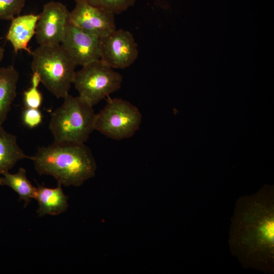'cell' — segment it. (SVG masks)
<instances>
[{"instance_id": "cell-2", "label": "cell", "mask_w": 274, "mask_h": 274, "mask_svg": "<svg viewBox=\"0 0 274 274\" xmlns=\"http://www.w3.org/2000/svg\"><path fill=\"white\" fill-rule=\"evenodd\" d=\"M51 115L49 129L54 141L83 144L94 130L96 114L80 96L67 95Z\"/></svg>"}, {"instance_id": "cell-10", "label": "cell", "mask_w": 274, "mask_h": 274, "mask_svg": "<svg viewBox=\"0 0 274 274\" xmlns=\"http://www.w3.org/2000/svg\"><path fill=\"white\" fill-rule=\"evenodd\" d=\"M39 16V14H27L17 16L11 20L6 38L12 44L15 53L25 50L32 54L28 44L36 35Z\"/></svg>"}, {"instance_id": "cell-1", "label": "cell", "mask_w": 274, "mask_h": 274, "mask_svg": "<svg viewBox=\"0 0 274 274\" xmlns=\"http://www.w3.org/2000/svg\"><path fill=\"white\" fill-rule=\"evenodd\" d=\"M31 160L39 175L51 176L65 187L80 186L96 170L94 157L84 143L54 141L39 148Z\"/></svg>"}, {"instance_id": "cell-19", "label": "cell", "mask_w": 274, "mask_h": 274, "mask_svg": "<svg viewBox=\"0 0 274 274\" xmlns=\"http://www.w3.org/2000/svg\"><path fill=\"white\" fill-rule=\"evenodd\" d=\"M4 55V49L0 46V64L1 63L3 60V57Z\"/></svg>"}, {"instance_id": "cell-18", "label": "cell", "mask_w": 274, "mask_h": 274, "mask_svg": "<svg viewBox=\"0 0 274 274\" xmlns=\"http://www.w3.org/2000/svg\"><path fill=\"white\" fill-rule=\"evenodd\" d=\"M22 117L24 124L31 128L39 125L43 119L41 111L35 108L25 107L23 111Z\"/></svg>"}, {"instance_id": "cell-3", "label": "cell", "mask_w": 274, "mask_h": 274, "mask_svg": "<svg viewBox=\"0 0 274 274\" xmlns=\"http://www.w3.org/2000/svg\"><path fill=\"white\" fill-rule=\"evenodd\" d=\"M31 55V68L41 83L57 98H64L73 84L77 65L61 44L39 45Z\"/></svg>"}, {"instance_id": "cell-11", "label": "cell", "mask_w": 274, "mask_h": 274, "mask_svg": "<svg viewBox=\"0 0 274 274\" xmlns=\"http://www.w3.org/2000/svg\"><path fill=\"white\" fill-rule=\"evenodd\" d=\"M61 185L51 188L38 185L35 199L38 202L37 211L40 217L46 215L56 216L64 213L68 208V198L64 193Z\"/></svg>"}, {"instance_id": "cell-12", "label": "cell", "mask_w": 274, "mask_h": 274, "mask_svg": "<svg viewBox=\"0 0 274 274\" xmlns=\"http://www.w3.org/2000/svg\"><path fill=\"white\" fill-rule=\"evenodd\" d=\"M19 74L13 65L0 66V126L5 121L16 96Z\"/></svg>"}, {"instance_id": "cell-14", "label": "cell", "mask_w": 274, "mask_h": 274, "mask_svg": "<svg viewBox=\"0 0 274 274\" xmlns=\"http://www.w3.org/2000/svg\"><path fill=\"white\" fill-rule=\"evenodd\" d=\"M0 185L8 186L16 192L19 196V201H24L25 207L35 198L37 187L28 180L26 170L23 167L15 174L9 172L4 174L0 178Z\"/></svg>"}, {"instance_id": "cell-4", "label": "cell", "mask_w": 274, "mask_h": 274, "mask_svg": "<svg viewBox=\"0 0 274 274\" xmlns=\"http://www.w3.org/2000/svg\"><path fill=\"white\" fill-rule=\"evenodd\" d=\"M122 77L100 59L91 62L76 72L73 84L79 96L92 106L121 86Z\"/></svg>"}, {"instance_id": "cell-9", "label": "cell", "mask_w": 274, "mask_h": 274, "mask_svg": "<svg viewBox=\"0 0 274 274\" xmlns=\"http://www.w3.org/2000/svg\"><path fill=\"white\" fill-rule=\"evenodd\" d=\"M70 12V21L100 38L115 30V15L81 1H77Z\"/></svg>"}, {"instance_id": "cell-7", "label": "cell", "mask_w": 274, "mask_h": 274, "mask_svg": "<svg viewBox=\"0 0 274 274\" xmlns=\"http://www.w3.org/2000/svg\"><path fill=\"white\" fill-rule=\"evenodd\" d=\"M36 26V38L40 46L60 44L70 21V12L58 2L45 4Z\"/></svg>"}, {"instance_id": "cell-17", "label": "cell", "mask_w": 274, "mask_h": 274, "mask_svg": "<svg viewBox=\"0 0 274 274\" xmlns=\"http://www.w3.org/2000/svg\"><path fill=\"white\" fill-rule=\"evenodd\" d=\"M38 86L31 85V87L23 93V102L26 108L39 109L43 102V95Z\"/></svg>"}, {"instance_id": "cell-13", "label": "cell", "mask_w": 274, "mask_h": 274, "mask_svg": "<svg viewBox=\"0 0 274 274\" xmlns=\"http://www.w3.org/2000/svg\"><path fill=\"white\" fill-rule=\"evenodd\" d=\"M24 158L31 159V157L25 155L20 148L15 135L0 126V175L9 172L18 161Z\"/></svg>"}, {"instance_id": "cell-15", "label": "cell", "mask_w": 274, "mask_h": 274, "mask_svg": "<svg viewBox=\"0 0 274 274\" xmlns=\"http://www.w3.org/2000/svg\"><path fill=\"white\" fill-rule=\"evenodd\" d=\"M81 1L115 14H119L132 7L136 0H75Z\"/></svg>"}, {"instance_id": "cell-8", "label": "cell", "mask_w": 274, "mask_h": 274, "mask_svg": "<svg viewBox=\"0 0 274 274\" xmlns=\"http://www.w3.org/2000/svg\"><path fill=\"white\" fill-rule=\"evenodd\" d=\"M100 43L101 38L70 21L60 44L77 65L84 66L100 59Z\"/></svg>"}, {"instance_id": "cell-16", "label": "cell", "mask_w": 274, "mask_h": 274, "mask_svg": "<svg viewBox=\"0 0 274 274\" xmlns=\"http://www.w3.org/2000/svg\"><path fill=\"white\" fill-rule=\"evenodd\" d=\"M26 0H0V20H12L19 15Z\"/></svg>"}, {"instance_id": "cell-5", "label": "cell", "mask_w": 274, "mask_h": 274, "mask_svg": "<svg viewBox=\"0 0 274 274\" xmlns=\"http://www.w3.org/2000/svg\"><path fill=\"white\" fill-rule=\"evenodd\" d=\"M142 116L139 109L121 98H110L96 114L94 129L114 140L132 136L139 129Z\"/></svg>"}, {"instance_id": "cell-6", "label": "cell", "mask_w": 274, "mask_h": 274, "mask_svg": "<svg viewBox=\"0 0 274 274\" xmlns=\"http://www.w3.org/2000/svg\"><path fill=\"white\" fill-rule=\"evenodd\" d=\"M138 55V44L128 30L116 29L101 38L100 59L113 69L130 66Z\"/></svg>"}]
</instances>
